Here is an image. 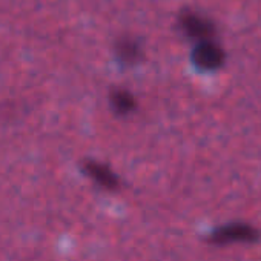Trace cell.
Segmentation results:
<instances>
[{"label":"cell","instance_id":"cell-1","mask_svg":"<svg viewBox=\"0 0 261 261\" xmlns=\"http://www.w3.org/2000/svg\"><path fill=\"white\" fill-rule=\"evenodd\" d=\"M259 238V232L246 223H230L215 229L211 235V243L217 246H227L235 243H255Z\"/></svg>","mask_w":261,"mask_h":261},{"label":"cell","instance_id":"cell-2","mask_svg":"<svg viewBox=\"0 0 261 261\" xmlns=\"http://www.w3.org/2000/svg\"><path fill=\"white\" fill-rule=\"evenodd\" d=\"M178 28L188 39L195 42L211 40L215 37V25L212 20L198 13H183L178 19Z\"/></svg>","mask_w":261,"mask_h":261},{"label":"cell","instance_id":"cell-3","mask_svg":"<svg viewBox=\"0 0 261 261\" xmlns=\"http://www.w3.org/2000/svg\"><path fill=\"white\" fill-rule=\"evenodd\" d=\"M192 62L201 71H215L224 63V51L215 39L197 42L192 51Z\"/></svg>","mask_w":261,"mask_h":261},{"label":"cell","instance_id":"cell-4","mask_svg":"<svg viewBox=\"0 0 261 261\" xmlns=\"http://www.w3.org/2000/svg\"><path fill=\"white\" fill-rule=\"evenodd\" d=\"M85 172L86 175H89L98 186L105 188V189H109V191H114L118 188L120 185V180L118 177L115 175V172L108 168L106 165L103 163H97V162H88L85 165Z\"/></svg>","mask_w":261,"mask_h":261},{"label":"cell","instance_id":"cell-5","mask_svg":"<svg viewBox=\"0 0 261 261\" xmlns=\"http://www.w3.org/2000/svg\"><path fill=\"white\" fill-rule=\"evenodd\" d=\"M143 54V48L137 39H121L115 45V56L123 65H136Z\"/></svg>","mask_w":261,"mask_h":261},{"label":"cell","instance_id":"cell-6","mask_svg":"<svg viewBox=\"0 0 261 261\" xmlns=\"http://www.w3.org/2000/svg\"><path fill=\"white\" fill-rule=\"evenodd\" d=\"M109 103H111L114 112L120 114V115L133 114L136 111V108H137L134 95L130 94L129 91H126V89H114L111 92Z\"/></svg>","mask_w":261,"mask_h":261}]
</instances>
